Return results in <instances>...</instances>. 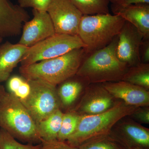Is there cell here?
<instances>
[{"mask_svg": "<svg viewBox=\"0 0 149 149\" xmlns=\"http://www.w3.org/2000/svg\"><path fill=\"white\" fill-rule=\"evenodd\" d=\"M118 41L117 36L108 45L86 55L76 74L89 84L122 80L129 67L118 58Z\"/></svg>", "mask_w": 149, "mask_h": 149, "instance_id": "obj_1", "label": "cell"}, {"mask_svg": "<svg viewBox=\"0 0 149 149\" xmlns=\"http://www.w3.org/2000/svg\"><path fill=\"white\" fill-rule=\"evenodd\" d=\"M87 55L84 48L75 49L63 55L25 66L19 72L27 80H41L56 86L77 74Z\"/></svg>", "mask_w": 149, "mask_h": 149, "instance_id": "obj_2", "label": "cell"}, {"mask_svg": "<svg viewBox=\"0 0 149 149\" xmlns=\"http://www.w3.org/2000/svg\"><path fill=\"white\" fill-rule=\"evenodd\" d=\"M139 107L128 105L121 101L101 113L81 115L76 130L65 141L70 146L78 148L87 141L107 136L118 122Z\"/></svg>", "mask_w": 149, "mask_h": 149, "instance_id": "obj_3", "label": "cell"}, {"mask_svg": "<svg viewBox=\"0 0 149 149\" xmlns=\"http://www.w3.org/2000/svg\"><path fill=\"white\" fill-rule=\"evenodd\" d=\"M0 128L27 144H40L37 124L21 102L5 92L0 102Z\"/></svg>", "mask_w": 149, "mask_h": 149, "instance_id": "obj_4", "label": "cell"}, {"mask_svg": "<svg viewBox=\"0 0 149 149\" xmlns=\"http://www.w3.org/2000/svg\"><path fill=\"white\" fill-rule=\"evenodd\" d=\"M125 20L110 13L83 15L77 36L85 44L86 55L105 47L119 34Z\"/></svg>", "mask_w": 149, "mask_h": 149, "instance_id": "obj_5", "label": "cell"}, {"mask_svg": "<svg viewBox=\"0 0 149 149\" xmlns=\"http://www.w3.org/2000/svg\"><path fill=\"white\" fill-rule=\"evenodd\" d=\"M77 35L55 34L28 48L20 61L21 66L57 57L75 49L85 48Z\"/></svg>", "mask_w": 149, "mask_h": 149, "instance_id": "obj_6", "label": "cell"}, {"mask_svg": "<svg viewBox=\"0 0 149 149\" xmlns=\"http://www.w3.org/2000/svg\"><path fill=\"white\" fill-rule=\"evenodd\" d=\"M31 86L29 96L21 102L36 124L60 109L56 86L41 80H27Z\"/></svg>", "mask_w": 149, "mask_h": 149, "instance_id": "obj_7", "label": "cell"}, {"mask_svg": "<svg viewBox=\"0 0 149 149\" xmlns=\"http://www.w3.org/2000/svg\"><path fill=\"white\" fill-rule=\"evenodd\" d=\"M56 34L77 35L83 15L70 0H52L47 10Z\"/></svg>", "mask_w": 149, "mask_h": 149, "instance_id": "obj_8", "label": "cell"}, {"mask_svg": "<svg viewBox=\"0 0 149 149\" xmlns=\"http://www.w3.org/2000/svg\"><path fill=\"white\" fill-rule=\"evenodd\" d=\"M119 120L108 136L124 149L149 148V130L133 120Z\"/></svg>", "mask_w": 149, "mask_h": 149, "instance_id": "obj_9", "label": "cell"}, {"mask_svg": "<svg viewBox=\"0 0 149 149\" xmlns=\"http://www.w3.org/2000/svg\"><path fill=\"white\" fill-rule=\"evenodd\" d=\"M33 17L23 24L19 44L30 47L56 34L52 19L47 11L32 9Z\"/></svg>", "mask_w": 149, "mask_h": 149, "instance_id": "obj_10", "label": "cell"}, {"mask_svg": "<svg viewBox=\"0 0 149 149\" xmlns=\"http://www.w3.org/2000/svg\"><path fill=\"white\" fill-rule=\"evenodd\" d=\"M118 37V58L129 67L140 63L139 48L144 38L143 35L136 27L125 21Z\"/></svg>", "mask_w": 149, "mask_h": 149, "instance_id": "obj_11", "label": "cell"}, {"mask_svg": "<svg viewBox=\"0 0 149 149\" xmlns=\"http://www.w3.org/2000/svg\"><path fill=\"white\" fill-rule=\"evenodd\" d=\"M30 18L29 13L10 0H0V37L20 35L23 23Z\"/></svg>", "mask_w": 149, "mask_h": 149, "instance_id": "obj_12", "label": "cell"}, {"mask_svg": "<svg viewBox=\"0 0 149 149\" xmlns=\"http://www.w3.org/2000/svg\"><path fill=\"white\" fill-rule=\"evenodd\" d=\"M85 90V94L76 112L80 115L101 113L109 109L116 103L114 98L101 83L89 84Z\"/></svg>", "mask_w": 149, "mask_h": 149, "instance_id": "obj_13", "label": "cell"}, {"mask_svg": "<svg viewBox=\"0 0 149 149\" xmlns=\"http://www.w3.org/2000/svg\"><path fill=\"white\" fill-rule=\"evenodd\" d=\"M103 87L114 99H120L128 105L149 107V91L125 81L102 83Z\"/></svg>", "mask_w": 149, "mask_h": 149, "instance_id": "obj_14", "label": "cell"}, {"mask_svg": "<svg viewBox=\"0 0 149 149\" xmlns=\"http://www.w3.org/2000/svg\"><path fill=\"white\" fill-rule=\"evenodd\" d=\"M111 10L113 15H119L136 27L144 38H149L148 4L126 6L112 4Z\"/></svg>", "mask_w": 149, "mask_h": 149, "instance_id": "obj_15", "label": "cell"}, {"mask_svg": "<svg viewBox=\"0 0 149 149\" xmlns=\"http://www.w3.org/2000/svg\"><path fill=\"white\" fill-rule=\"evenodd\" d=\"M28 47L6 41L0 46V83L8 80L25 54Z\"/></svg>", "mask_w": 149, "mask_h": 149, "instance_id": "obj_16", "label": "cell"}, {"mask_svg": "<svg viewBox=\"0 0 149 149\" xmlns=\"http://www.w3.org/2000/svg\"><path fill=\"white\" fill-rule=\"evenodd\" d=\"M60 85L57 90L60 101L64 106L68 107L76 100L84 86L89 84L82 77L75 74Z\"/></svg>", "mask_w": 149, "mask_h": 149, "instance_id": "obj_17", "label": "cell"}, {"mask_svg": "<svg viewBox=\"0 0 149 149\" xmlns=\"http://www.w3.org/2000/svg\"><path fill=\"white\" fill-rule=\"evenodd\" d=\"M63 115L60 109L57 110L36 124L41 141H51L57 139Z\"/></svg>", "mask_w": 149, "mask_h": 149, "instance_id": "obj_18", "label": "cell"}, {"mask_svg": "<svg viewBox=\"0 0 149 149\" xmlns=\"http://www.w3.org/2000/svg\"><path fill=\"white\" fill-rule=\"evenodd\" d=\"M122 81L149 90V63H140L130 67L122 78Z\"/></svg>", "mask_w": 149, "mask_h": 149, "instance_id": "obj_19", "label": "cell"}, {"mask_svg": "<svg viewBox=\"0 0 149 149\" xmlns=\"http://www.w3.org/2000/svg\"><path fill=\"white\" fill-rule=\"evenodd\" d=\"M83 15L109 13L108 0H70Z\"/></svg>", "mask_w": 149, "mask_h": 149, "instance_id": "obj_20", "label": "cell"}, {"mask_svg": "<svg viewBox=\"0 0 149 149\" xmlns=\"http://www.w3.org/2000/svg\"><path fill=\"white\" fill-rule=\"evenodd\" d=\"M80 117L81 115L76 111L63 113L57 140L66 141L76 130Z\"/></svg>", "mask_w": 149, "mask_h": 149, "instance_id": "obj_21", "label": "cell"}, {"mask_svg": "<svg viewBox=\"0 0 149 149\" xmlns=\"http://www.w3.org/2000/svg\"><path fill=\"white\" fill-rule=\"evenodd\" d=\"M77 148L78 149H124L108 135L87 141Z\"/></svg>", "mask_w": 149, "mask_h": 149, "instance_id": "obj_22", "label": "cell"}, {"mask_svg": "<svg viewBox=\"0 0 149 149\" xmlns=\"http://www.w3.org/2000/svg\"><path fill=\"white\" fill-rule=\"evenodd\" d=\"M41 143H21L5 130L0 129V149H39Z\"/></svg>", "mask_w": 149, "mask_h": 149, "instance_id": "obj_23", "label": "cell"}, {"mask_svg": "<svg viewBox=\"0 0 149 149\" xmlns=\"http://www.w3.org/2000/svg\"><path fill=\"white\" fill-rule=\"evenodd\" d=\"M52 0H18V5L22 8H32L33 9L47 11Z\"/></svg>", "mask_w": 149, "mask_h": 149, "instance_id": "obj_24", "label": "cell"}, {"mask_svg": "<svg viewBox=\"0 0 149 149\" xmlns=\"http://www.w3.org/2000/svg\"><path fill=\"white\" fill-rule=\"evenodd\" d=\"M39 149H78L67 143L65 141L57 140L51 141H42Z\"/></svg>", "mask_w": 149, "mask_h": 149, "instance_id": "obj_25", "label": "cell"}, {"mask_svg": "<svg viewBox=\"0 0 149 149\" xmlns=\"http://www.w3.org/2000/svg\"><path fill=\"white\" fill-rule=\"evenodd\" d=\"M141 107L130 115L131 116L142 123L148 124L149 123V109L148 107Z\"/></svg>", "mask_w": 149, "mask_h": 149, "instance_id": "obj_26", "label": "cell"}, {"mask_svg": "<svg viewBox=\"0 0 149 149\" xmlns=\"http://www.w3.org/2000/svg\"><path fill=\"white\" fill-rule=\"evenodd\" d=\"M139 57L141 63H149V38H144L139 48Z\"/></svg>", "mask_w": 149, "mask_h": 149, "instance_id": "obj_27", "label": "cell"}, {"mask_svg": "<svg viewBox=\"0 0 149 149\" xmlns=\"http://www.w3.org/2000/svg\"><path fill=\"white\" fill-rule=\"evenodd\" d=\"M139 4H148L149 0H120L115 4L121 6H126Z\"/></svg>", "mask_w": 149, "mask_h": 149, "instance_id": "obj_28", "label": "cell"}, {"mask_svg": "<svg viewBox=\"0 0 149 149\" xmlns=\"http://www.w3.org/2000/svg\"><path fill=\"white\" fill-rule=\"evenodd\" d=\"M5 92L3 87L2 85H0V102H1L2 97L3 95V94H4Z\"/></svg>", "mask_w": 149, "mask_h": 149, "instance_id": "obj_29", "label": "cell"}, {"mask_svg": "<svg viewBox=\"0 0 149 149\" xmlns=\"http://www.w3.org/2000/svg\"><path fill=\"white\" fill-rule=\"evenodd\" d=\"M108 1L109 3H111L112 4H115L118 2L120 0H108Z\"/></svg>", "mask_w": 149, "mask_h": 149, "instance_id": "obj_30", "label": "cell"}, {"mask_svg": "<svg viewBox=\"0 0 149 149\" xmlns=\"http://www.w3.org/2000/svg\"><path fill=\"white\" fill-rule=\"evenodd\" d=\"M132 149H149L147 148H139V147H137V148H133Z\"/></svg>", "mask_w": 149, "mask_h": 149, "instance_id": "obj_31", "label": "cell"}, {"mask_svg": "<svg viewBox=\"0 0 149 149\" xmlns=\"http://www.w3.org/2000/svg\"><path fill=\"white\" fill-rule=\"evenodd\" d=\"M3 40V38H1V37H0V44L1 43V42H2Z\"/></svg>", "mask_w": 149, "mask_h": 149, "instance_id": "obj_32", "label": "cell"}, {"mask_svg": "<svg viewBox=\"0 0 149 149\" xmlns=\"http://www.w3.org/2000/svg\"><path fill=\"white\" fill-rule=\"evenodd\" d=\"M0 129H1V128H0Z\"/></svg>", "mask_w": 149, "mask_h": 149, "instance_id": "obj_33", "label": "cell"}]
</instances>
